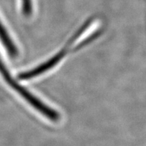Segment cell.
<instances>
[{"mask_svg": "<svg viewBox=\"0 0 146 146\" xmlns=\"http://www.w3.org/2000/svg\"><path fill=\"white\" fill-rule=\"evenodd\" d=\"M23 10L25 16L31 15L32 12L31 0H23Z\"/></svg>", "mask_w": 146, "mask_h": 146, "instance_id": "4", "label": "cell"}, {"mask_svg": "<svg viewBox=\"0 0 146 146\" xmlns=\"http://www.w3.org/2000/svg\"><path fill=\"white\" fill-rule=\"evenodd\" d=\"M0 39H1L10 57L13 58L17 57L18 55L17 47L14 44V42L11 39L10 36H9L1 22H0Z\"/></svg>", "mask_w": 146, "mask_h": 146, "instance_id": "3", "label": "cell"}, {"mask_svg": "<svg viewBox=\"0 0 146 146\" xmlns=\"http://www.w3.org/2000/svg\"><path fill=\"white\" fill-rule=\"evenodd\" d=\"M65 50H62L56 55V56L52 57L47 61L43 64H41L39 66H36L35 68L26 72H23L20 73L18 74V78L20 80H28L31 78L36 77V76L40 75L42 73L46 72L47 70H50L53 67L55 66L59 62L65 55Z\"/></svg>", "mask_w": 146, "mask_h": 146, "instance_id": "2", "label": "cell"}, {"mask_svg": "<svg viewBox=\"0 0 146 146\" xmlns=\"http://www.w3.org/2000/svg\"><path fill=\"white\" fill-rule=\"evenodd\" d=\"M0 73L2 75L3 78H4L5 82L12 88H13L14 90L17 91L24 99L26 100L27 102H28L36 110L39 111L42 114L44 115L45 116H46L47 118L52 120V121L56 122L59 120V114L56 110L45 105L41 100L38 99L36 97L31 94L30 91L20 85L18 82H16L8 70V68L5 66L4 63L3 62L1 57H0Z\"/></svg>", "mask_w": 146, "mask_h": 146, "instance_id": "1", "label": "cell"}]
</instances>
